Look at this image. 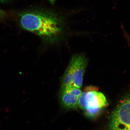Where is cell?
Here are the masks:
<instances>
[{
	"label": "cell",
	"instance_id": "cell-4",
	"mask_svg": "<svg viewBox=\"0 0 130 130\" xmlns=\"http://www.w3.org/2000/svg\"><path fill=\"white\" fill-rule=\"evenodd\" d=\"M70 63L73 72L72 85L80 89L83 85L84 74L87 67V59L84 55H77L73 57Z\"/></svg>",
	"mask_w": 130,
	"mask_h": 130
},
{
	"label": "cell",
	"instance_id": "cell-2",
	"mask_svg": "<svg viewBox=\"0 0 130 130\" xmlns=\"http://www.w3.org/2000/svg\"><path fill=\"white\" fill-rule=\"evenodd\" d=\"M108 105V103L104 95L96 91L82 93L78 100V106L89 118L97 116Z\"/></svg>",
	"mask_w": 130,
	"mask_h": 130
},
{
	"label": "cell",
	"instance_id": "cell-1",
	"mask_svg": "<svg viewBox=\"0 0 130 130\" xmlns=\"http://www.w3.org/2000/svg\"><path fill=\"white\" fill-rule=\"evenodd\" d=\"M21 27L46 40L56 37L61 30V23L55 14L40 11H28L20 15Z\"/></svg>",
	"mask_w": 130,
	"mask_h": 130
},
{
	"label": "cell",
	"instance_id": "cell-5",
	"mask_svg": "<svg viewBox=\"0 0 130 130\" xmlns=\"http://www.w3.org/2000/svg\"><path fill=\"white\" fill-rule=\"evenodd\" d=\"M61 101L63 106L68 109H77L79 98L83 92L73 86L61 88Z\"/></svg>",
	"mask_w": 130,
	"mask_h": 130
},
{
	"label": "cell",
	"instance_id": "cell-3",
	"mask_svg": "<svg viewBox=\"0 0 130 130\" xmlns=\"http://www.w3.org/2000/svg\"><path fill=\"white\" fill-rule=\"evenodd\" d=\"M108 130H130V94L123 98L112 112Z\"/></svg>",
	"mask_w": 130,
	"mask_h": 130
},
{
	"label": "cell",
	"instance_id": "cell-7",
	"mask_svg": "<svg viewBox=\"0 0 130 130\" xmlns=\"http://www.w3.org/2000/svg\"><path fill=\"white\" fill-rule=\"evenodd\" d=\"M8 0H0V2L4 3L6 2Z\"/></svg>",
	"mask_w": 130,
	"mask_h": 130
},
{
	"label": "cell",
	"instance_id": "cell-6",
	"mask_svg": "<svg viewBox=\"0 0 130 130\" xmlns=\"http://www.w3.org/2000/svg\"><path fill=\"white\" fill-rule=\"evenodd\" d=\"M6 15V13L5 11L0 8V20L5 18Z\"/></svg>",
	"mask_w": 130,
	"mask_h": 130
}]
</instances>
